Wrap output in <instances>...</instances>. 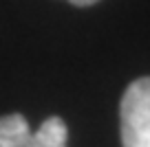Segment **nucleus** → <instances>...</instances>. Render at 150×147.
Instances as JSON below:
<instances>
[{
	"label": "nucleus",
	"instance_id": "f257e3e1",
	"mask_svg": "<svg viewBox=\"0 0 150 147\" xmlns=\"http://www.w3.org/2000/svg\"><path fill=\"white\" fill-rule=\"evenodd\" d=\"M119 116L124 147H150V77H141L126 88Z\"/></svg>",
	"mask_w": 150,
	"mask_h": 147
},
{
	"label": "nucleus",
	"instance_id": "f03ea898",
	"mask_svg": "<svg viewBox=\"0 0 150 147\" xmlns=\"http://www.w3.org/2000/svg\"><path fill=\"white\" fill-rule=\"evenodd\" d=\"M66 141H69L66 123L60 116H51L40 125L35 134L29 136L24 147H66Z\"/></svg>",
	"mask_w": 150,
	"mask_h": 147
},
{
	"label": "nucleus",
	"instance_id": "7ed1b4c3",
	"mask_svg": "<svg viewBox=\"0 0 150 147\" xmlns=\"http://www.w3.org/2000/svg\"><path fill=\"white\" fill-rule=\"evenodd\" d=\"M29 136L31 130L22 114L0 116V147H24Z\"/></svg>",
	"mask_w": 150,
	"mask_h": 147
},
{
	"label": "nucleus",
	"instance_id": "20e7f679",
	"mask_svg": "<svg viewBox=\"0 0 150 147\" xmlns=\"http://www.w3.org/2000/svg\"><path fill=\"white\" fill-rule=\"evenodd\" d=\"M69 2H73V5H77V7H88V5H95L97 0H69Z\"/></svg>",
	"mask_w": 150,
	"mask_h": 147
}]
</instances>
